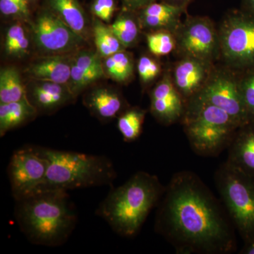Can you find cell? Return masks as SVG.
I'll use <instances>...</instances> for the list:
<instances>
[{
  "label": "cell",
  "mask_w": 254,
  "mask_h": 254,
  "mask_svg": "<svg viewBox=\"0 0 254 254\" xmlns=\"http://www.w3.org/2000/svg\"><path fill=\"white\" fill-rule=\"evenodd\" d=\"M155 230L178 254H229L237 241L231 219L196 174L179 172L165 187Z\"/></svg>",
  "instance_id": "cell-1"
},
{
  "label": "cell",
  "mask_w": 254,
  "mask_h": 254,
  "mask_svg": "<svg viewBox=\"0 0 254 254\" xmlns=\"http://www.w3.org/2000/svg\"><path fill=\"white\" fill-rule=\"evenodd\" d=\"M15 202V219L33 245L60 247L77 225L76 207L65 190L37 191Z\"/></svg>",
  "instance_id": "cell-2"
},
{
  "label": "cell",
  "mask_w": 254,
  "mask_h": 254,
  "mask_svg": "<svg viewBox=\"0 0 254 254\" xmlns=\"http://www.w3.org/2000/svg\"><path fill=\"white\" fill-rule=\"evenodd\" d=\"M165 190L156 175L137 172L121 186H112L95 213L120 236L133 237L151 210L158 206Z\"/></svg>",
  "instance_id": "cell-3"
},
{
  "label": "cell",
  "mask_w": 254,
  "mask_h": 254,
  "mask_svg": "<svg viewBox=\"0 0 254 254\" xmlns=\"http://www.w3.org/2000/svg\"><path fill=\"white\" fill-rule=\"evenodd\" d=\"M35 148L48 164L44 181L37 191L113 186L117 179L113 163L107 157L37 145Z\"/></svg>",
  "instance_id": "cell-4"
},
{
  "label": "cell",
  "mask_w": 254,
  "mask_h": 254,
  "mask_svg": "<svg viewBox=\"0 0 254 254\" xmlns=\"http://www.w3.org/2000/svg\"><path fill=\"white\" fill-rule=\"evenodd\" d=\"M182 122L192 149L206 157L228 148L241 127L223 110L195 98L187 102Z\"/></svg>",
  "instance_id": "cell-5"
},
{
  "label": "cell",
  "mask_w": 254,
  "mask_h": 254,
  "mask_svg": "<svg viewBox=\"0 0 254 254\" xmlns=\"http://www.w3.org/2000/svg\"><path fill=\"white\" fill-rule=\"evenodd\" d=\"M215 186L244 242L254 237V177L225 162L215 173Z\"/></svg>",
  "instance_id": "cell-6"
},
{
  "label": "cell",
  "mask_w": 254,
  "mask_h": 254,
  "mask_svg": "<svg viewBox=\"0 0 254 254\" xmlns=\"http://www.w3.org/2000/svg\"><path fill=\"white\" fill-rule=\"evenodd\" d=\"M220 56L232 71L254 67V16L241 9L227 13L218 30Z\"/></svg>",
  "instance_id": "cell-7"
},
{
  "label": "cell",
  "mask_w": 254,
  "mask_h": 254,
  "mask_svg": "<svg viewBox=\"0 0 254 254\" xmlns=\"http://www.w3.org/2000/svg\"><path fill=\"white\" fill-rule=\"evenodd\" d=\"M176 49L183 58L213 63L220 56L218 30L205 16H188L176 33Z\"/></svg>",
  "instance_id": "cell-8"
},
{
  "label": "cell",
  "mask_w": 254,
  "mask_h": 254,
  "mask_svg": "<svg viewBox=\"0 0 254 254\" xmlns=\"http://www.w3.org/2000/svg\"><path fill=\"white\" fill-rule=\"evenodd\" d=\"M212 71L208 81L193 98L215 105L230 115L240 127L249 122L240 84V73Z\"/></svg>",
  "instance_id": "cell-9"
},
{
  "label": "cell",
  "mask_w": 254,
  "mask_h": 254,
  "mask_svg": "<svg viewBox=\"0 0 254 254\" xmlns=\"http://www.w3.org/2000/svg\"><path fill=\"white\" fill-rule=\"evenodd\" d=\"M47 161L37 151L35 145H26L15 150L7 168L11 193L15 200L36 193L44 181Z\"/></svg>",
  "instance_id": "cell-10"
},
{
  "label": "cell",
  "mask_w": 254,
  "mask_h": 254,
  "mask_svg": "<svg viewBox=\"0 0 254 254\" xmlns=\"http://www.w3.org/2000/svg\"><path fill=\"white\" fill-rule=\"evenodd\" d=\"M36 46L49 55H63L79 48L83 38L51 10H42L33 26Z\"/></svg>",
  "instance_id": "cell-11"
},
{
  "label": "cell",
  "mask_w": 254,
  "mask_h": 254,
  "mask_svg": "<svg viewBox=\"0 0 254 254\" xmlns=\"http://www.w3.org/2000/svg\"><path fill=\"white\" fill-rule=\"evenodd\" d=\"M187 103L173 83V77L166 73L157 83L150 94V111L164 125H170L182 120Z\"/></svg>",
  "instance_id": "cell-12"
},
{
  "label": "cell",
  "mask_w": 254,
  "mask_h": 254,
  "mask_svg": "<svg viewBox=\"0 0 254 254\" xmlns=\"http://www.w3.org/2000/svg\"><path fill=\"white\" fill-rule=\"evenodd\" d=\"M212 64L192 58H183L177 64L173 83L186 103L204 86L213 71Z\"/></svg>",
  "instance_id": "cell-13"
},
{
  "label": "cell",
  "mask_w": 254,
  "mask_h": 254,
  "mask_svg": "<svg viewBox=\"0 0 254 254\" xmlns=\"http://www.w3.org/2000/svg\"><path fill=\"white\" fill-rule=\"evenodd\" d=\"M26 91L28 101L38 114L53 113L76 98L68 85L54 82L37 81Z\"/></svg>",
  "instance_id": "cell-14"
},
{
  "label": "cell",
  "mask_w": 254,
  "mask_h": 254,
  "mask_svg": "<svg viewBox=\"0 0 254 254\" xmlns=\"http://www.w3.org/2000/svg\"><path fill=\"white\" fill-rule=\"evenodd\" d=\"M187 9L178 7L158 0L136 11L140 26L154 31H168L176 33L182 24V15Z\"/></svg>",
  "instance_id": "cell-15"
},
{
  "label": "cell",
  "mask_w": 254,
  "mask_h": 254,
  "mask_svg": "<svg viewBox=\"0 0 254 254\" xmlns=\"http://www.w3.org/2000/svg\"><path fill=\"white\" fill-rule=\"evenodd\" d=\"M98 53L83 51L72 60L68 87L75 97L105 76L103 62Z\"/></svg>",
  "instance_id": "cell-16"
},
{
  "label": "cell",
  "mask_w": 254,
  "mask_h": 254,
  "mask_svg": "<svg viewBox=\"0 0 254 254\" xmlns=\"http://www.w3.org/2000/svg\"><path fill=\"white\" fill-rule=\"evenodd\" d=\"M226 162L254 177V122L238 128L229 145Z\"/></svg>",
  "instance_id": "cell-17"
},
{
  "label": "cell",
  "mask_w": 254,
  "mask_h": 254,
  "mask_svg": "<svg viewBox=\"0 0 254 254\" xmlns=\"http://www.w3.org/2000/svg\"><path fill=\"white\" fill-rule=\"evenodd\" d=\"M72 60L64 55H50L32 64L27 73L35 81L67 85L71 78Z\"/></svg>",
  "instance_id": "cell-18"
},
{
  "label": "cell",
  "mask_w": 254,
  "mask_h": 254,
  "mask_svg": "<svg viewBox=\"0 0 254 254\" xmlns=\"http://www.w3.org/2000/svg\"><path fill=\"white\" fill-rule=\"evenodd\" d=\"M84 103L91 113L102 121H110L126 110L121 95L108 88L93 90L85 96Z\"/></svg>",
  "instance_id": "cell-19"
},
{
  "label": "cell",
  "mask_w": 254,
  "mask_h": 254,
  "mask_svg": "<svg viewBox=\"0 0 254 254\" xmlns=\"http://www.w3.org/2000/svg\"><path fill=\"white\" fill-rule=\"evenodd\" d=\"M38 115L28 98L9 103H0V136L23 126Z\"/></svg>",
  "instance_id": "cell-20"
},
{
  "label": "cell",
  "mask_w": 254,
  "mask_h": 254,
  "mask_svg": "<svg viewBox=\"0 0 254 254\" xmlns=\"http://www.w3.org/2000/svg\"><path fill=\"white\" fill-rule=\"evenodd\" d=\"M48 9L84 38L86 32V16L78 0H46Z\"/></svg>",
  "instance_id": "cell-21"
},
{
  "label": "cell",
  "mask_w": 254,
  "mask_h": 254,
  "mask_svg": "<svg viewBox=\"0 0 254 254\" xmlns=\"http://www.w3.org/2000/svg\"><path fill=\"white\" fill-rule=\"evenodd\" d=\"M27 98V91L16 68H1L0 72V103L17 102Z\"/></svg>",
  "instance_id": "cell-22"
},
{
  "label": "cell",
  "mask_w": 254,
  "mask_h": 254,
  "mask_svg": "<svg viewBox=\"0 0 254 254\" xmlns=\"http://www.w3.org/2000/svg\"><path fill=\"white\" fill-rule=\"evenodd\" d=\"M137 23H138L137 13L123 8L122 12L110 26L125 48H128L136 43L139 35V28Z\"/></svg>",
  "instance_id": "cell-23"
},
{
  "label": "cell",
  "mask_w": 254,
  "mask_h": 254,
  "mask_svg": "<svg viewBox=\"0 0 254 254\" xmlns=\"http://www.w3.org/2000/svg\"><path fill=\"white\" fill-rule=\"evenodd\" d=\"M104 23L99 18H95L93 31L97 53L100 58H106L125 50V48L110 26H106Z\"/></svg>",
  "instance_id": "cell-24"
},
{
  "label": "cell",
  "mask_w": 254,
  "mask_h": 254,
  "mask_svg": "<svg viewBox=\"0 0 254 254\" xmlns=\"http://www.w3.org/2000/svg\"><path fill=\"white\" fill-rule=\"evenodd\" d=\"M103 62L105 74L118 83H125L133 72L131 57L125 50L104 58Z\"/></svg>",
  "instance_id": "cell-25"
},
{
  "label": "cell",
  "mask_w": 254,
  "mask_h": 254,
  "mask_svg": "<svg viewBox=\"0 0 254 254\" xmlns=\"http://www.w3.org/2000/svg\"><path fill=\"white\" fill-rule=\"evenodd\" d=\"M145 117V110L139 108H127L119 116L118 127L124 141H134L140 136Z\"/></svg>",
  "instance_id": "cell-26"
},
{
  "label": "cell",
  "mask_w": 254,
  "mask_h": 254,
  "mask_svg": "<svg viewBox=\"0 0 254 254\" xmlns=\"http://www.w3.org/2000/svg\"><path fill=\"white\" fill-rule=\"evenodd\" d=\"M4 47L6 55L9 56L21 58L27 54L29 41L21 25H13L7 30Z\"/></svg>",
  "instance_id": "cell-27"
},
{
  "label": "cell",
  "mask_w": 254,
  "mask_h": 254,
  "mask_svg": "<svg viewBox=\"0 0 254 254\" xmlns=\"http://www.w3.org/2000/svg\"><path fill=\"white\" fill-rule=\"evenodd\" d=\"M146 39L148 49L155 56H165L176 49V37L173 32L155 31L148 33Z\"/></svg>",
  "instance_id": "cell-28"
},
{
  "label": "cell",
  "mask_w": 254,
  "mask_h": 254,
  "mask_svg": "<svg viewBox=\"0 0 254 254\" xmlns=\"http://www.w3.org/2000/svg\"><path fill=\"white\" fill-rule=\"evenodd\" d=\"M240 84L242 98L249 122H254V67L240 73Z\"/></svg>",
  "instance_id": "cell-29"
},
{
  "label": "cell",
  "mask_w": 254,
  "mask_h": 254,
  "mask_svg": "<svg viewBox=\"0 0 254 254\" xmlns=\"http://www.w3.org/2000/svg\"><path fill=\"white\" fill-rule=\"evenodd\" d=\"M0 11L4 16L23 18L29 15L28 0H0Z\"/></svg>",
  "instance_id": "cell-30"
},
{
  "label": "cell",
  "mask_w": 254,
  "mask_h": 254,
  "mask_svg": "<svg viewBox=\"0 0 254 254\" xmlns=\"http://www.w3.org/2000/svg\"><path fill=\"white\" fill-rule=\"evenodd\" d=\"M138 74L143 83L147 84L158 77L160 74V65L154 60L147 56L140 58L137 65Z\"/></svg>",
  "instance_id": "cell-31"
},
{
  "label": "cell",
  "mask_w": 254,
  "mask_h": 254,
  "mask_svg": "<svg viewBox=\"0 0 254 254\" xmlns=\"http://www.w3.org/2000/svg\"><path fill=\"white\" fill-rule=\"evenodd\" d=\"M116 9V0H93L91 6L92 14L103 22H109Z\"/></svg>",
  "instance_id": "cell-32"
},
{
  "label": "cell",
  "mask_w": 254,
  "mask_h": 254,
  "mask_svg": "<svg viewBox=\"0 0 254 254\" xmlns=\"http://www.w3.org/2000/svg\"><path fill=\"white\" fill-rule=\"evenodd\" d=\"M120 1H122L123 8L136 12L147 5L158 0H120Z\"/></svg>",
  "instance_id": "cell-33"
},
{
  "label": "cell",
  "mask_w": 254,
  "mask_h": 254,
  "mask_svg": "<svg viewBox=\"0 0 254 254\" xmlns=\"http://www.w3.org/2000/svg\"><path fill=\"white\" fill-rule=\"evenodd\" d=\"M240 254H254V237L244 242V247L241 250Z\"/></svg>",
  "instance_id": "cell-34"
},
{
  "label": "cell",
  "mask_w": 254,
  "mask_h": 254,
  "mask_svg": "<svg viewBox=\"0 0 254 254\" xmlns=\"http://www.w3.org/2000/svg\"><path fill=\"white\" fill-rule=\"evenodd\" d=\"M168 4L174 5V6H178V7L187 9V6L190 4L193 0H161Z\"/></svg>",
  "instance_id": "cell-35"
},
{
  "label": "cell",
  "mask_w": 254,
  "mask_h": 254,
  "mask_svg": "<svg viewBox=\"0 0 254 254\" xmlns=\"http://www.w3.org/2000/svg\"><path fill=\"white\" fill-rule=\"evenodd\" d=\"M242 9L254 16V0H242Z\"/></svg>",
  "instance_id": "cell-36"
},
{
  "label": "cell",
  "mask_w": 254,
  "mask_h": 254,
  "mask_svg": "<svg viewBox=\"0 0 254 254\" xmlns=\"http://www.w3.org/2000/svg\"><path fill=\"white\" fill-rule=\"evenodd\" d=\"M28 1H35V0H28Z\"/></svg>",
  "instance_id": "cell-37"
}]
</instances>
